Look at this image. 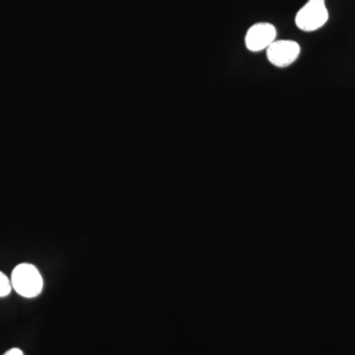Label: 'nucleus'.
I'll return each mask as SVG.
<instances>
[{"label":"nucleus","instance_id":"nucleus-1","mask_svg":"<svg viewBox=\"0 0 355 355\" xmlns=\"http://www.w3.org/2000/svg\"><path fill=\"white\" fill-rule=\"evenodd\" d=\"M12 288L25 298H35L43 291L44 280L38 268L32 263H20L11 273Z\"/></svg>","mask_w":355,"mask_h":355},{"label":"nucleus","instance_id":"nucleus-2","mask_svg":"<svg viewBox=\"0 0 355 355\" xmlns=\"http://www.w3.org/2000/svg\"><path fill=\"white\" fill-rule=\"evenodd\" d=\"M329 19L326 0H308L296 14L295 24L304 32H313L323 27Z\"/></svg>","mask_w":355,"mask_h":355},{"label":"nucleus","instance_id":"nucleus-3","mask_svg":"<svg viewBox=\"0 0 355 355\" xmlns=\"http://www.w3.org/2000/svg\"><path fill=\"white\" fill-rule=\"evenodd\" d=\"M300 55V46L291 40H275L266 49V58L275 67H287L293 64Z\"/></svg>","mask_w":355,"mask_h":355},{"label":"nucleus","instance_id":"nucleus-4","mask_svg":"<svg viewBox=\"0 0 355 355\" xmlns=\"http://www.w3.org/2000/svg\"><path fill=\"white\" fill-rule=\"evenodd\" d=\"M277 29L270 23H257L248 30L245 44L248 50L261 51L266 50L277 40Z\"/></svg>","mask_w":355,"mask_h":355},{"label":"nucleus","instance_id":"nucleus-5","mask_svg":"<svg viewBox=\"0 0 355 355\" xmlns=\"http://www.w3.org/2000/svg\"><path fill=\"white\" fill-rule=\"evenodd\" d=\"M12 291L11 279L2 272H0V298L6 297Z\"/></svg>","mask_w":355,"mask_h":355},{"label":"nucleus","instance_id":"nucleus-6","mask_svg":"<svg viewBox=\"0 0 355 355\" xmlns=\"http://www.w3.org/2000/svg\"><path fill=\"white\" fill-rule=\"evenodd\" d=\"M3 355H24V354H23L22 350L19 349H11Z\"/></svg>","mask_w":355,"mask_h":355}]
</instances>
